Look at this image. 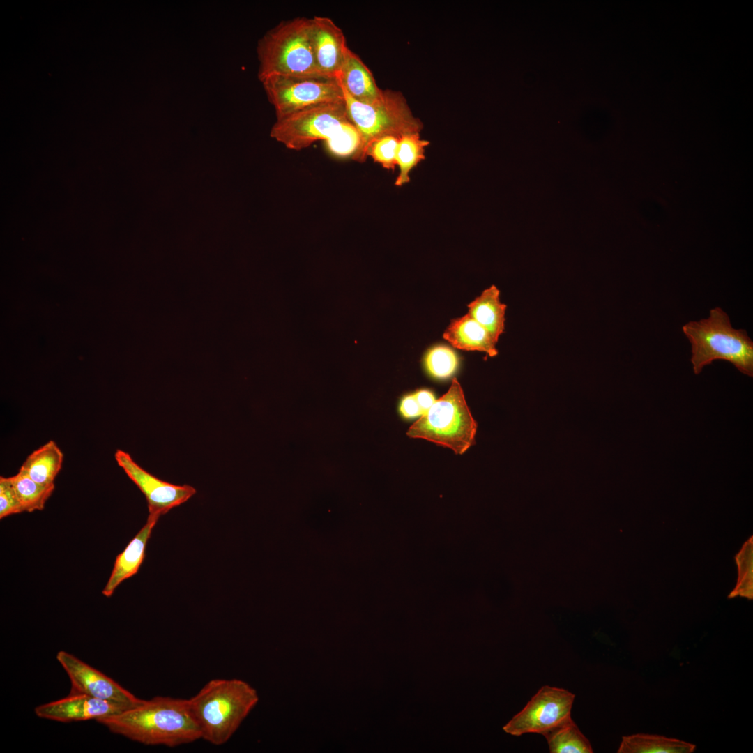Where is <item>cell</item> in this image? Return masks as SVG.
<instances>
[{"label": "cell", "mask_w": 753, "mask_h": 753, "mask_svg": "<svg viewBox=\"0 0 753 753\" xmlns=\"http://www.w3.org/2000/svg\"><path fill=\"white\" fill-rule=\"evenodd\" d=\"M329 152L338 158L352 159L359 151L362 139L356 127L350 121L331 139L325 142Z\"/></svg>", "instance_id": "cb8c5ba5"}, {"label": "cell", "mask_w": 753, "mask_h": 753, "mask_svg": "<svg viewBox=\"0 0 753 753\" xmlns=\"http://www.w3.org/2000/svg\"><path fill=\"white\" fill-rule=\"evenodd\" d=\"M160 517L149 515L146 523L115 560L110 577L102 593L110 597L125 579L137 574L145 556L146 543Z\"/></svg>", "instance_id": "5bb4252c"}, {"label": "cell", "mask_w": 753, "mask_h": 753, "mask_svg": "<svg viewBox=\"0 0 753 753\" xmlns=\"http://www.w3.org/2000/svg\"><path fill=\"white\" fill-rule=\"evenodd\" d=\"M310 30L311 19L298 17L282 22L266 33L257 45L261 82L275 75L324 76L314 61Z\"/></svg>", "instance_id": "277c9868"}, {"label": "cell", "mask_w": 753, "mask_h": 753, "mask_svg": "<svg viewBox=\"0 0 753 753\" xmlns=\"http://www.w3.org/2000/svg\"><path fill=\"white\" fill-rule=\"evenodd\" d=\"M23 512L15 491L8 478L0 477V519Z\"/></svg>", "instance_id": "484cf974"}, {"label": "cell", "mask_w": 753, "mask_h": 753, "mask_svg": "<svg viewBox=\"0 0 753 753\" xmlns=\"http://www.w3.org/2000/svg\"><path fill=\"white\" fill-rule=\"evenodd\" d=\"M507 305L501 302L500 291L492 285L468 305V313L490 333L496 342L505 329Z\"/></svg>", "instance_id": "e0dca14e"}, {"label": "cell", "mask_w": 753, "mask_h": 753, "mask_svg": "<svg viewBox=\"0 0 753 753\" xmlns=\"http://www.w3.org/2000/svg\"><path fill=\"white\" fill-rule=\"evenodd\" d=\"M429 144V142L421 139L418 132L400 137L396 152V165L399 168L396 186L402 187L409 182L411 171L425 158V148Z\"/></svg>", "instance_id": "ffe728a7"}, {"label": "cell", "mask_w": 753, "mask_h": 753, "mask_svg": "<svg viewBox=\"0 0 753 753\" xmlns=\"http://www.w3.org/2000/svg\"><path fill=\"white\" fill-rule=\"evenodd\" d=\"M349 121L344 100L321 104L277 119L271 135L289 149L301 150L328 141Z\"/></svg>", "instance_id": "52a82bcc"}, {"label": "cell", "mask_w": 753, "mask_h": 753, "mask_svg": "<svg viewBox=\"0 0 753 753\" xmlns=\"http://www.w3.org/2000/svg\"><path fill=\"white\" fill-rule=\"evenodd\" d=\"M63 461V454L55 441L50 440L33 451L19 471L42 485H54Z\"/></svg>", "instance_id": "ac0fdd59"}, {"label": "cell", "mask_w": 753, "mask_h": 753, "mask_svg": "<svg viewBox=\"0 0 753 753\" xmlns=\"http://www.w3.org/2000/svg\"><path fill=\"white\" fill-rule=\"evenodd\" d=\"M696 745L676 738L646 733L623 736L618 753H691Z\"/></svg>", "instance_id": "d6986e66"}, {"label": "cell", "mask_w": 753, "mask_h": 753, "mask_svg": "<svg viewBox=\"0 0 753 753\" xmlns=\"http://www.w3.org/2000/svg\"><path fill=\"white\" fill-rule=\"evenodd\" d=\"M575 697L565 689L545 685L503 729L515 736L530 733L543 735L572 719Z\"/></svg>", "instance_id": "9c48e42d"}, {"label": "cell", "mask_w": 753, "mask_h": 753, "mask_svg": "<svg viewBox=\"0 0 753 753\" xmlns=\"http://www.w3.org/2000/svg\"><path fill=\"white\" fill-rule=\"evenodd\" d=\"M443 337L459 349L482 351L491 357L498 354L497 342L487 329L469 314L452 319Z\"/></svg>", "instance_id": "2e32d148"}, {"label": "cell", "mask_w": 753, "mask_h": 753, "mask_svg": "<svg viewBox=\"0 0 753 753\" xmlns=\"http://www.w3.org/2000/svg\"><path fill=\"white\" fill-rule=\"evenodd\" d=\"M23 512L42 510L54 490V485L40 484L21 471L8 477Z\"/></svg>", "instance_id": "7402d4cb"}, {"label": "cell", "mask_w": 753, "mask_h": 753, "mask_svg": "<svg viewBox=\"0 0 753 753\" xmlns=\"http://www.w3.org/2000/svg\"><path fill=\"white\" fill-rule=\"evenodd\" d=\"M413 394L419 404L422 415L425 413L436 401L434 395L429 390H419Z\"/></svg>", "instance_id": "83f0119b"}, {"label": "cell", "mask_w": 753, "mask_h": 753, "mask_svg": "<svg viewBox=\"0 0 753 753\" xmlns=\"http://www.w3.org/2000/svg\"><path fill=\"white\" fill-rule=\"evenodd\" d=\"M476 424L456 379L442 397L416 421L406 432L411 438L423 439L462 455L473 443Z\"/></svg>", "instance_id": "8992f818"}, {"label": "cell", "mask_w": 753, "mask_h": 753, "mask_svg": "<svg viewBox=\"0 0 753 753\" xmlns=\"http://www.w3.org/2000/svg\"><path fill=\"white\" fill-rule=\"evenodd\" d=\"M40 718L71 722L105 718L123 710L110 703L81 693H69L65 698L35 708Z\"/></svg>", "instance_id": "4fadbf2b"}, {"label": "cell", "mask_w": 753, "mask_h": 753, "mask_svg": "<svg viewBox=\"0 0 753 753\" xmlns=\"http://www.w3.org/2000/svg\"><path fill=\"white\" fill-rule=\"evenodd\" d=\"M459 359L456 353L444 345L433 347L425 356V366L428 373L434 378L446 379L452 376L457 369Z\"/></svg>", "instance_id": "603a6c76"}, {"label": "cell", "mask_w": 753, "mask_h": 753, "mask_svg": "<svg viewBox=\"0 0 753 753\" xmlns=\"http://www.w3.org/2000/svg\"><path fill=\"white\" fill-rule=\"evenodd\" d=\"M117 464L146 497L149 515L160 517L171 509L184 503L196 494L188 485H176L155 477L141 467L122 450L114 454Z\"/></svg>", "instance_id": "8fae6325"}, {"label": "cell", "mask_w": 753, "mask_h": 753, "mask_svg": "<svg viewBox=\"0 0 753 753\" xmlns=\"http://www.w3.org/2000/svg\"><path fill=\"white\" fill-rule=\"evenodd\" d=\"M258 700L257 691L246 682L215 678L188 702L201 738L221 745L230 739Z\"/></svg>", "instance_id": "7a4b0ae2"}, {"label": "cell", "mask_w": 753, "mask_h": 753, "mask_svg": "<svg viewBox=\"0 0 753 753\" xmlns=\"http://www.w3.org/2000/svg\"><path fill=\"white\" fill-rule=\"evenodd\" d=\"M399 411L400 414L405 418H412L422 416L421 410L414 394L407 395L401 400Z\"/></svg>", "instance_id": "4316f807"}, {"label": "cell", "mask_w": 753, "mask_h": 753, "mask_svg": "<svg viewBox=\"0 0 753 753\" xmlns=\"http://www.w3.org/2000/svg\"><path fill=\"white\" fill-rule=\"evenodd\" d=\"M400 137L387 135L380 137L370 144L366 156H370L385 169L394 170L396 165V152Z\"/></svg>", "instance_id": "d4e9b609"}, {"label": "cell", "mask_w": 753, "mask_h": 753, "mask_svg": "<svg viewBox=\"0 0 753 753\" xmlns=\"http://www.w3.org/2000/svg\"><path fill=\"white\" fill-rule=\"evenodd\" d=\"M310 38L320 73L337 77L348 47L342 29L330 18L316 16L311 19Z\"/></svg>", "instance_id": "7c38bea8"}, {"label": "cell", "mask_w": 753, "mask_h": 753, "mask_svg": "<svg viewBox=\"0 0 753 753\" xmlns=\"http://www.w3.org/2000/svg\"><path fill=\"white\" fill-rule=\"evenodd\" d=\"M342 89L353 99L363 103H372L382 93L372 73L360 58L347 47L337 76Z\"/></svg>", "instance_id": "9a60e30c"}, {"label": "cell", "mask_w": 753, "mask_h": 753, "mask_svg": "<svg viewBox=\"0 0 753 753\" xmlns=\"http://www.w3.org/2000/svg\"><path fill=\"white\" fill-rule=\"evenodd\" d=\"M682 330L691 344L690 361L695 374L714 360H723L742 374L753 376V341L745 329L732 326L721 307L710 310L708 318L687 322Z\"/></svg>", "instance_id": "3957f363"}, {"label": "cell", "mask_w": 753, "mask_h": 753, "mask_svg": "<svg viewBox=\"0 0 753 753\" xmlns=\"http://www.w3.org/2000/svg\"><path fill=\"white\" fill-rule=\"evenodd\" d=\"M343 90V89H342ZM347 116L359 131L361 147L353 160H366L367 148L374 140L387 135L400 137L404 135L422 130L423 124L413 116L403 94L392 90H383L381 97L372 103H363L353 99L344 90Z\"/></svg>", "instance_id": "5b68a950"}, {"label": "cell", "mask_w": 753, "mask_h": 753, "mask_svg": "<svg viewBox=\"0 0 753 753\" xmlns=\"http://www.w3.org/2000/svg\"><path fill=\"white\" fill-rule=\"evenodd\" d=\"M551 753H592L588 739L572 719L544 733Z\"/></svg>", "instance_id": "44dd1931"}, {"label": "cell", "mask_w": 753, "mask_h": 753, "mask_svg": "<svg viewBox=\"0 0 753 753\" xmlns=\"http://www.w3.org/2000/svg\"><path fill=\"white\" fill-rule=\"evenodd\" d=\"M261 82L277 119L315 105L344 100L337 77L275 75Z\"/></svg>", "instance_id": "ba28073f"}, {"label": "cell", "mask_w": 753, "mask_h": 753, "mask_svg": "<svg viewBox=\"0 0 753 753\" xmlns=\"http://www.w3.org/2000/svg\"><path fill=\"white\" fill-rule=\"evenodd\" d=\"M56 659L70 678V693L84 694L107 701L123 711L139 705L144 700L66 651H59Z\"/></svg>", "instance_id": "30bf717a"}, {"label": "cell", "mask_w": 753, "mask_h": 753, "mask_svg": "<svg viewBox=\"0 0 753 753\" xmlns=\"http://www.w3.org/2000/svg\"><path fill=\"white\" fill-rule=\"evenodd\" d=\"M97 722L114 733L148 745L172 747L201 739L188 699L155 697Z\"/></svg>", "instance_id": "6da1fadb"}]
</instances>
